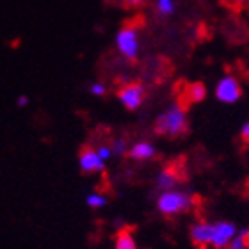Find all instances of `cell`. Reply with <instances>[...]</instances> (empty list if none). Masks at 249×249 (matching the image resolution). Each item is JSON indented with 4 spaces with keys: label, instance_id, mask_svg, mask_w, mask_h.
Here are the masks:
<instances>
[{
    "label": "cell",
    "instance_id": "obj_1",
    "mask_svg": "<svg viewBox=\"0 0 249 249\" xmlns=\"http://www.w3.org/2000/svg\"><path fill=\"white\" fill-rule=\"evenodd\" d=\"M187 114L182 104L171 105L166 112H162L155 120V132L159 135H169V137H180L187 132Z\"/></svg>",
    "mask_w": 249,
    "mask_h": 249
},
{
    "label": "cell",
    "instance_id": "obj_2",
    "mask_svg": "<svg viewBox=\"0 0 249 249\" xmlns=\"http://www.w3.org/2000/svg\"><path fill=\"white\" fill-rule=\"evenodd\" d=\"M194 196H189L180 191H164L157 199V208L164 215H177V213L187 212L194 205Z\"/></svg>",
    "mask_w": 249,
    "mask_h": 249
},
{
    "label": "cell",
    "instance_id": "obj_3",
    "mask_svg": "<svg viewBox=\"0 0 249 249\" xmlns=\"http://www.w3.org/2000/svg\"><path fill=\"white\" fill-rule=\"evenodd\" d=\"M116 47L120 53L128 61H135L139 53V32L135 25H124L116 34Z\"/></svg>",
    "mask_w": 249,
    "mask_h": 249
},
{
    "label": "cell",
    "instance_id": "obj_4",
    "mask_svg": "<svg viewBox=\"0 0 249 249\" xmlns=\"http://www.w3.org/2000/svg\"><path fill=\"white\" fill-rule=\"evenodd\" d=\"M240 94H242V89H240L239 80H237L233 75H226V77H223L217 82L215 96H217L219 102L235 104V102L240 98Z\"/></svg>",
    "mask_w": 249,
    "mask_h": 249
},
{
    "label": "cell",
    "instance_id": "obj_5",
    "mask_svg": "<svg viewBox=\"0 0 249 249\" xmlns=\"http://www.w3.org/2000/svg\"><path fill=\"white\" fill-rule=\"evenodd\" d=\"M118 98L128 110L139 109L144 102V88L139 82L124 84L123 88L118 91Z\"/></svg>",
    "mask_w": 249,
    "mask_h": 249
},
{
    "label": "cell",
    "instance_id": "obj_6",
    "mask_svg": "<svg viewBox=\"0 0 249 249\" xmlns=\"http://www.w3.org/2000/svg\"><path fill=\"white\" fill-rule=\"evenodd\" d=\"M235 235H237V230H235V226L231 223H226V221L215 223L212 228V242H210V246L213 249H226Z\"/></svg>",
    "mask_w": 249,
    "mask_h": 249
},
{
    "label": "cell",
    "instance_id": "obj_7",
    "mask_svg": "<svg viewBox=\"0 0 249 249\" xmlns=\"http://www.w3.org/2000/svg\"><path fill=\"white\" fill-rule=\"evenodd\" d=\"M182 178H183L182 169L178 166H175V164H171V166H166L159 175H157V187H159L162 192L173 191V189L180 183Z\"/></svg>",
    "mask_w": 249,
    "mask_h": 249
},
{
    "label": "cell",
    "instance_id": "obj_8",
    "mask_svg": "<svg viewBox=\"0 0 249 249\" xmlns=\"http://www.w3.org/2000/svg\"><path fill=\"white\" fill-rule=\"evenodd\" d=\"M78 166L84 173H100L104 171L105 162L100 159L94 148H82L78 155Z\"/></svg>",
    "mask_w": 249,
    "mask_h": 249
},
{
    "label": "cell",
    "instance_id": "obj_9",
    "mask_svg": "<svg viewBox=\"0 0 249 249\" xmlns=\"http://www.w3.org/2000/svg\"><path fill=\"white\" fill-rule=\"evenodd\" d=\"M212 228L213 224L210 223H197L191 228V240L194 242V246H197L199 249L210 248L212 242Z\"/></svg>",
    "mask_w": 249,
    "mask_h": 249
},
{
    "label": "cell",
    "instance_id": "obj_10",
    "mask_svg": "<svg viewBox=\"0 0 249 249\" xmlns=\"http://www.w3.org/2000/svg\"><path fill=\"white\" fill-rule=\"evenodd\" d=\"M130 155V159H134V160H150L155 157V146L150 144V142H144V141H141V142H135L128 151H126Z\"/></svg>",
    "mask_w": 249,
    "mask_h": 249
},
{
    "label": "cell",
    "instance_id": "obj_11",
    "mask_svg": "<svg viewBox=\"0 0 249 249\" xmlns=\"http://www.w3.org/2000/svg\"><path fill=\"white\" fill-rule=\"evenodd\" d=\"M114 249H137L134 235L130 233L128 230H121L120 233L116 235Z\"/></svg>",
    "mask_w": 249,
    "mask_h": 249
},
{
    "label": "cell",
    "instance_id": "obj_12",
    "mask_svg": "<svg viewBox=\"0 0 249 249\" xmlns=\"http://www.w3.org/2000/svg\"><path fill=\"white\" fill-rule=\"evenodd\" d=\"M191 102H201L207 96V88L201 82H194L189 86V94H187Z\"/></svg>",
    "mask_w": 249,
    "mask_h": 249
},
{
    "label": "cell",
    "instance_id": "obj_13",
    "mask_svg": "<svg viewBox=\"0 0 249 249\" xmlns=\"http://www.w3.org/2000/svg\"><path fill=\"white\" fill-rule=\"evenodd\" d=\"M86 203H88L89 208H102L107 205V197L102 194V192H91V194H88V197H86Z\"/></svg>",
    "mask_w": 249,
    "mask_h": 249
},
{
    "label": "cell",
    "instance_id": "obj_14",
    "mask_svg": "<svg viewBox=\"0 0 249 249\" xmlns=\"http://www.w3.org/2000/svg\"><path fill=\"white\" fill-rule=\"evenodd\" d=\"M155 5H157V11L164 16L175 13V0H157Z\"/></svg>",
    "mask_w": 249,
    "mask_h": 249
},
{
    "label": "cell",
    "instance_id": "obj_15",
    "mask_svg": "<svg viewBox=\"0 0 249 249\" xmlns=\"http://www.w3.org/2000/svg\"><path fill=\"white\" fill-rule=\"evenodd\" d=\"M110 150H112V155H124L128 148H126V141L124 139H114L112 144H110Z\"/></svg>",
    "mask_w": 249,
    "mask_h": 249
},
{
    "label": "cell",
    "instance_id": "obj_16",
    "mask_svg": "<svg viewBox=\"0 0 249 249\" xmlns=\"http://www.w3.org/2000/svg\"><path fill=\"white\" fill-rule=\"evenodd\" d=\"M89 93L93 94V96H104L107 93V88L102 82H93L89 86Z\"/></svg>",
    "mask_w": 249,
    "mask_h": 249
},
{
    "label": "cell",
    "instance_id": "obj_17",
    "mask_svg": "<svg viewBox=\"0 0 249 249\" xmlns=\"http://www.w3.org/2000/svg\"><path fill=\"white\" fill-rule=\"evenodd\" d=\"M96 150V153H98V157L102 159L104 162H107L112 157V150H110V146L104 144V146H98V148H94Z\"/></svg>",
    "mask_w": 249,
    "mask_h": 249
},
{
    "label": "cell",
    "instance_id": "obj_18",
    "mask_svg": "<svg viewBox=\"0 0 249 249\" xmlns=\"http://www.w3.org/2000/svg\"><path fill=\"white\" fill-rule=\"evenodd\" d=\"M16 105H18V107H21V109H23V107H27V105H29V96H27V94H20V96L16 98Z\"/></svg>",
    "mask_w": 249,
    "mask_h": 249
},
{
    "label": "cell",
    "instance_id": "obj_19",
    "mask_svg": "<svg viewBox=\"0 0 249 249\" xmlns=\"http://www.w3.org/2000/svg\"><path fill=\"white\" fill-rule=\"evenodd\" d=\"M240 137H242L244 142H249V123H246L244 126H242V130H240Z\"/></svg>",
    "mask_w": 249,
    "mask_h": 249
},
{
    "label": "cell",
    "instance_id": "obj_20",
    "mask_svg": "<svg viewBox=\"0 0 249 249\" xmlns=\"http://www.w3.org/2000/svg\"><path fill=\"white\" fill-rule=\"evenodd\" d=\"M124 2V5H126V7H132V9H134V7H139V5H142V0H123Z\"/></svg>",
    "mask_w": 249,
    "mask_h": 249
},
{
    "label": "cell",
    "instance_id": "obj_21",
    "mask_svg": "<svg viewBox=\"0 0 249 249\" xmlns=\"http://www.w3.org/2000/svg\"><path fill=\"white\" fill-rule=\"evenodd\" d=\"M231 2H233L235 5H242L246 2V0H231Z\"/></svg>",
    "mask_w": 249,
    "mask_h": 249
}]
</instances>
